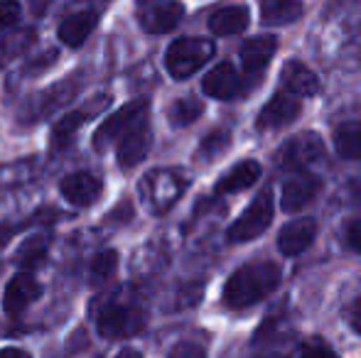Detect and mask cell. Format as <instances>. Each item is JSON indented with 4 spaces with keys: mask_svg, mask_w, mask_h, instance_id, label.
<instances>
[{
    "mask_svg": "<svg viewBox=\"0 0 361 358\" xmlns=\"http://www.w3.org/2000/svg\"><path fill=\"white\" fill-rule=\"evenodd\" d=\"M281 265L273 260L241 265L224 285V305L231 309H243V307L266 300L281 285Z\"/></svg>",
    "mask_w": 361,
    "mask_h": 358,
    "instance_id": "cell-1",
    "label": "cell"
},
{
    "mask_svg": "<svg viewBox=\"0 0 361 358\" xmlns=\"http://www.w3.org/2000/svg\"><path fill=\"white\" fill-rule=\"evenodd\" d=\"M212 57H214V42L204 37H182L170 44L165 67L175 79H187L200 72Z\"/></svg>",
    "mask_w": 361,
    "mask_h": 358,
    "instance_id": "cell-2",
    "label": "cell"
},
{
    "mask_svg": "<svg viewBox=\"0 0 361 358\" xmlns=\"http://www.w3.org/2000/svg\"><path fill=\"white\" fill-rule=\"evenodd\" d=\"M273 221V194L263 191L248 204V209L228 226V241L231 243H248V241L258 238L263 231L271 226Z\"/></svg>",
    "mask_w": 361,
    "mask_h": 358,
    "instance_id": "cell-3",
    "label": "cell"
},
{
    "mask_svg": "<svg viewBox=\"0 0 361 358\" xmlns=\"http://www.w3.org/2000/svg\"><path fill=\"white\" fill-rule=\"evenodd\" d=\"M145 120H147V101L138 98V101H130V103L121 106V108L116 110V113H111L94 133V148L104 150L106 145L114 143V140H118V138L123 140L130 130L138 128Z\"/></svg>",
    "mask_w": 361,
    "mask_h": 358,
    "instance_id": "cell-4",
    "label": "cell"
},
{
    "mask_svg": "<svg viewBox=\"0 0 361 358\" xmlns=\"http://www.w3.org/2000/svg\"><path fill=\"white\" fill-rule=\"evenodd\" d=\"M147 326V314L138 307H111L101 314L99 334L104 339H126L140 334Z\"/></svg>",
    "mask_w": 361,
    "mask_h": 358,
    "instance_id": "cell-5",
    "label": "cell"
},
{
    "mask_svg": "<svg viewBox=\"0 0 361 358\" xmlns=\"http://www.w3.org/2000/svg\"><path fill=\"white\" fill-rule=\"evenodd\" d=\"M324 155V145H322V138L312 130L307 133H300L295 138H290L281 150V167L283 170H305L310 167L312 162H317L319 158Z\"/></svg>",
    "mask_w": 361,
    "mask_h": 358,
    "instance_id": "cell-6",
    "label": "cell"
},
{
    "mask_svg": "<svg viewBox=\"0 0 361 358\" xmlns=\"http://www.w3.org/2000/svg\"><path fill=\"white\" fill-rule=\"evenodd\" d=\"M39 295H42L39 282L35 280L32 275H27V272H18V275L8 282V287H5L3 309L8 312V314H20V312L27 309L32 302H37Z\"/></svg>",
    "mask_w": 361,
    "mask_h": 358,
    "instance_id": "cell-7",
    "label": "cell"
},
{
    "mask_svg": "<svg viewBox=\"0 0 361 358\" xmlns=\"http://www.w3.org/2000/svg\"><path fill=\"white\" fill-rule=\"evenodd\" d=\"M182 15H185L182 3H177V0H162V3L145 5L143 13H140V25H143L145 32L162 34L175 30L180 25Z\"/></svg>",
    "mask_w": 361,
    "mask_h": 358,
    "instance_id": "cell-8",
    "label": "cell"
},
{
    "mask_svg": "<svg viewBox=\"0 0 361 358\" xmlns=\"http://www.w3.org/2000/svg\"><path fill=\"white\" fill-rule=\"evenodd\" d=\"M317 238V224L314 219H295L288 226H283L281 236H278V250L288 258L300 255L310 248Z\"/></svg>",
    "mask_w": 361,
    "mask_h": 358,
    "instance_id": "cell-9",
    "label": "cell"
},
{
    "mask_svg": "<svg viewBox=\"0 0 361 358\" xmlns=\"http://www.w3.org/2000/svg\"><path fill=\"white\" fill-rule=\"evenodd\" d=\"M300 113V101L298 96L293 94H278L263 106V110L258 113V120L256 125L261 130H276V128H283V125L293 123Z\"/></svg>",
    "mask_w": 361,
    "mask_h": 358,
    "instance_id": "cell-10",
    "label": "cell"
},
{
    "mask_svg": "<svg viewBox=\"0 0 361 358\" xmlns=\"http://www.w3.org/2000/svg\"><path fill=\"white\" fill-rule=\"evenodd\" d=\"M319 191V179L314 174H295L293 179L286 181L283 186V194H281V206L283 211L288 214H298L300 209L310 204V201L317 196Z\"/></svg>",
    "mask_w": 361,
    "mask_h": 358,
    "instance_id": "cell-11",
    "label": "cell"
},
{
    "mask_svg": "<svg viewBox=\"0 0 361 358\" xmlns=\"http://www.w3.org/2000/svg\"><path fill=\"white\" fill-rule=\"evenodd\" d=\"M202 91L219 101H228V98H233V96H238V91H241V79H238V72L233 69V64L231 62L216 64L204 77V82H202Z\"/></svg>",
    "mask_w": 361,
    "mask_h": 358,
    "instance_id": "cell-12",
    "label": "cell"
},
{
    "mask_svg": "<svg viewBox=\"0 0 361 358\" xmlns=\"http://www.w3.org/2000/svg\"><path fill=\"white\" fill-rule=\"evenodd\" d=\"M104 191V184L96 174L76 172L62 179V194L74 206H91Z\"/></svg>",
    "mask_w": 361,
    "mask_h": 358,
    "instance_id": "cell-13",
    "label": "cell"
},
{
    "mask_svg": "<svg viewBox=\"0 0 361 358\" xmlns=\"http://www.w3.org/2000/svg\"><path fill=\"white\" fill-rule=\"evenodd\" d=\"M278 49V39L276 37H253L248 42L241 44L238 49V57H241V67L246 74H261L268 67V62L273 59Z\"/></svg>",
    "mask_w": 361,
    "mask_h": 358,
    "instance_id": "cell-14",
    "label": "cell"
},
{
    "mask_svg": "<svg viewBox=\"0 0 361 358\" xmlns=\"http://www.w3.org/2000/svg\"><path fill=\"white\" fill-rule=\"evenodd\" d=\"M281 82L288 94L300 96V98H302V96H314L319 91V79L314 77L312 69L300 64L298 59H290V62L283 64Z\"/></svg>",
    "mask_w": 361,
    "mask_h": 358,
    "instance_id": "cell-15",
    "label": "cell"
},
{
    "mask_svg": "<svg viewBox=\"0 0 361 358\" xmlns=\"http://www.w3.org/2000/svg\"><path fill=\"white\" fill-rule=\"evenodd\" d=\"M152 143V133L147 128V123H140L138 128H133L118 145V165L123 170H130L135 165H140L145 160L147 150Z\"/></svg>",
    "mask_w": 361,
    "mask_h": 358,
    "instance_id": "cell-16",
    "label": "cell"
},
{
    "mask_svg": "<svg viewBox=\"0 0 361 358\" xmlns=\"http://www.w3.org/2000/svg\"><path fill=\"white\" fill-rule=\"evenodd\" d=\"M248 10L241 8V5H228V8L216 10L209 18V30L219 37H231V34H238L246 30L248 25Z\"/></svg>",
    "mask_w": 361,
    "mask_h": 358,
    "instance_id": "cell-17",
    "label": "cell"
},
{
    "mask_svg": "<svg viewBox=\"0 0 361 358\" xmlns=\"http://www.w3.org/2000/svg\"><path fill=\"white\" fill-rule=\"evenodd\" d=\"M96 23H99V15L91 13V10H84V13H76L72 18H67L59 27V39L69 47H81L86 42L91 32H94Z\"/></svg>",
    "mask_w": 361,
    "mask_h": 358,
    "instance_id": "cell-18",
    "label": "cell"
},
{
    "mask_svg": "<svg viewBox=\"0 0 361 358\" xmlns=\"http://www.w3.org/2000/svg\"><path fill=\"white\" fill-rule=\"evenodd\" d=\"M258 177H261V165L253 162V160H246V162L231 167L216 181V191L219 194H233V191L248 189V186L256 184Z\"/></svg>",
    "mask_w": 361,
    "mask_h": 358,
    "instance_id": "cell-19",
    "label": "cell"
},
{
    "mask_svg": "<svg viewBox=\"0 0 361 358\" xmlns=\"http://www.w3.org/2000/svg\"><path fill=\"white\" fill-rule=\"evenodd\" d=\"M334 150L344 160H361V123L349 120L334 130Z\"/></svg>",
    "mask_w": 361,
    "mask_h": 358,
    "instance_id": "cell-20",
    "label": "cell"
},
{
    "mask_svg": "<svg viewBox=\"0 0 361 358\" xmlns=\"http://www.w3.org/2000/svg\"><path fill=\"white\" fill-rule=\"evenodd\" d=\"M300 0H261V15L268 25H288L300 18Z\"/></svg>",
    "mask_w": 361,
    "mask_h": 358,
    "instance_id": "cell-21",
    "label": "cell"
},
{
    "mask_svg": "<svg viewBox=\"0 0 361 358\" xmlns=\"http://www.w3.org/2000/svg\"><path fill=\"white\" fill-rule=\"evenodd\" d=\"M89 113H91V108L89 110H72V113L62 115L52 128V148H57V150L67 148V145L72 143L76 130L86 123Z\"/></svg>",
    "mask_w": 361,
    "mask_h": 358,
    "instance_id": "cell-22",
    "label": "cell"
},
{
    "mask_svg": "<svg viewBox=\"0 0 361 358\" xmlns=\"http://www.w3.org/2000/svg\"><path fill=\"white\" fill-rule=\"evenodd\" d=\"M47 258V241L44 236L27 238L18 250V265L20 268H39Z\"/></svg>",
    "mask_w": 361,
    "mask_h": 358,
    "instance_id": "cell-23",
    "label": "cell"
},
{
    "mask_svg": "<svg viewBox=\"0 0 361 358\" xmlns=\"http://www.w3.org/2000/svg\"><path fill=\"white\" fill-rule=\"evenodd\" d=\"M202 113H204V106H202V101H197V98H177L175 103L170 106V110H167L170 123L177 125V128H180V125L195 123Z\"/></svg>",
    "mask_w": 361,
    "mask_h": 358,
    "instance_id": "cell-24",
    "label": "cell"
},
{
    "mask_svg": "<svg viewBox=\"0 0 361 358\" xmlns=\"http://www.w3.org/2000/svg\"><path fill=\"white\" fill-rule=\"evenodd\" d=\"M116 268H118V253H116V250H104V253L96 255L94 263H91V280L94 282L109 280L116 272Z\"/></svg>",
    "mask_w": 361,
    "mask_h": 358,
    "instance_id": "cell-25",
    "label": "cell"
},
{
    "mask_svg": "<svg viewBox=\"0 0 361 358\" xmlns=\"http://www.w3.org/2000/svg\"><path fill=\"white\" fill-rule=\"evenodd\" d=\"M226 148H228V133H224V130H214V133L207 135L204 143H202V155L214 158V155L224 153Z\"/></svg>",
    "mask_w": 361,
    "mask_h": 358,
    "instance_id": "cell-26",
    "label": "cell"
},
{
    "mask_svg": "<svg viewBox=\"0 0 361 358\" xmlns=\"http://www.w3.org/2000/svg\"><path fill=\"white\" fill-rule=\"evenodd\" d=\"M18 20H20V5L13 3V0H0V32L18 25Z\"/></svg>",
    "mask_w": 361,
    "mask_h": 358,
    "instance_id": "cell-27",
    "label": "cell"
},
{
    "mask_svg": "<svg viewBox=\"0 0 361 358\" xmlns=\"http://www.w3.org/2000/svg\"><path fill=\"white\" fill-rule=\"evenodd\" d=\"M30 37H32V32H23L20 37H8V39H3V42H0V64L5 62V57H3L5 49H8V52H13V54L23 52V49L30 44V42H25V39H30Z\"/></svg>",
    "mask_w": 361,
    "mask_h": 358,
    "instance_id": "cell-28",
    "label": "cell"
},
{
    "mask_svg": "<svg viewBox=\"0 0 361 358\" xmlns=\"http://www.w3.org/2000/svg\"><path fill=\"white\" fill-rule=\"evenodd\" d=\"M300 358H339V356L334 354L332 349L322 346V344H310V346H305V349L300 351Z\"/></svg>",
    "mask_w": 361,
    "mask_h": 358,
    "instance_id": "cell-29",
    "label": "cell"
},
{
    "mask_svg": "<svg viewBox=\"0 0 361 358\" xmlns=\"http://www.w3.org/2000/svg\"><path fill=\"white\" fill-rule=\"evenodd\" d=\"M347 243L352 250L361 253V219L352 221V224L347 226Z\"/></svg>",
    "mask_w": 361,
    "mask_h": 358,
    "instance_id": "cell-30",
    "label": "cell"
},
{
    "mask_svg": "<svg viewBox=\"0 0 361 358\" xmlns=\"http://www.w3.org/2000/svg\"><path fill=\"white\" fill-rule=\"evenodd\" d=\"M170 358H204V351L197 349V346L185 344V346H177Z\"/></svg>",
    "mask_w": 361,
    "mask_h": 358,
    "instance_id": "cell-31",
    "label": "cell"
},
{
    "mask_svg": "<svg viewBox=\"0 0 361 358\" xmlns=\"http://www.w3.org/2000/svg\"><path fill=\"white\" fill-rule=\"evenodd\" d=\"M349 324H352V329L361 334V297L352 305V309H349Z\"/></svg>",
    "mask_w": 361,
    "mask_h": 358,
    "instance_id": "cell-32",
    "label": "cell"
},
{
    "mask_svg": "<svg viewBox=\"0 0 361 358\" xmlns=\"http://www.w3.org/2000/svg\"><path fill=\"white\" fill-rule=\"evenodd\" d=\"M0 358H32V356L23 349H3L0 351Z\"/></svg>",
    "mask_w": 361,
    "mask_h": 358,
    "instance_id": "cell-33",
    "label": "cell"
},
{
    "mask_svg": "<svg viewBox=\"0 0 361 358\" xmlns=\"http://www.w3.org/2000/svg\"><path fill=\"white\" fill-rule=\"evenodd\" d=\"M114 358H143V354H140V351H135V349H123L121 354H116Z\"/></svg>",
    "mask_w": 361,
    "mask_h": 358,
    "instance_id": "cell-34",
    "label": "cell"
},
{
    "mask_svg": "<svg viewBox=\"0 0 361 358\" xmlns=\"http://www.w3.org/2000/svg\"><path fill=\"white\" fill-rule=\"evenodd\" d=\"M8 241H10V231L3 229V231H0V248H3V245L8 243Z\"/></svg>",
    "mask_w": 361,
    "mask_h": 358,
    "instance_id": "cell-35",
    "label": "cell"
},
{
    "mask_svg": "<svg viewBox=\"0 0 361 358\" xmlns=\"http://www.w3.org/2000/svg\"><path fill=\"white\" fill-rule=\"evenodd\" d=\"M152 3H162V0H140V5H143V8H145V5H152Z\"/></svg>",
    "mask_w": 361,
    "mask_h": 358,
    "instance_id": "cell-36",
    "label": "cell"
},
{
    "mask_svg": "<svg viewBox=\"0 0 361 358\" xmlns=\"http://www.w3.org/2000/svg\"><path fill=\"white\" fill-rule=\"evenodd\" d=\"M273 358H278V356H273Z\"/></svg>",
    "mask_w": 361,
    "mask_h": 358,
    "instance_id": "cell-37",
    "label": "cell"
}]
</instances>
